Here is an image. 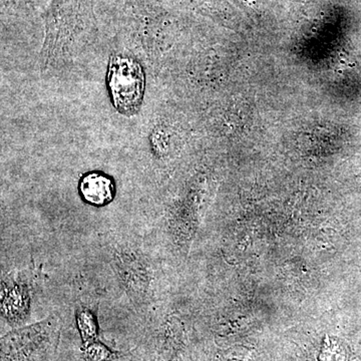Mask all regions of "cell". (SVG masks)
Listing matches in <instances>:
<instances>
[{
  "label": "cell",
  "mask_w": 361,
  "mask_h": 361,
  "mask_svg": "<svg viewBox=\"0 0 361 361\" xmlns=\"http://www.w3.org/2000/svg\"><path fill=\"white\" fill-rule=\"evenodd\" d=\"M80 0H51L45 11V37L42 51V68H47L71 51L84 27Z\"/></svg>",
  "instance_id": "cell-1"
},
{
  "label": "cell",
  "mask_w": 361,
  "mask_h": 361,
  "mask_svg": "<svg viewBox=\"0 0 361 361\" xmlns=\"http://www.w3.org/2000/svg\"><path fill=\"white\" fill-rule=\"evenodd\" d=\"M108 85L116 110L129 116L139 110L144 97L145 75L137 61L127 56H111Z\"/></svg>",
  "instance_id": "cell-2"
},
{
  "label": "cell",
  "mask_w": 361,
  "mask_h": 361,
  "mask_svg": "<svg viewBox=\"0 0 361 361\" xmlns=\"http://www.w3.org/2000/svg\"><path fill=\"white\" fill-rule=\"evenodd\" d=\"M80 195L85 202L94 206H104L114 197V185L110 178L101 173H90L80 180Z\"/></svg>",
  "instance_id": "cell-3"
},
{
  "label": "cell",
  "mask_w": 361,
  "mask_h": 361,
  "mask_svg": "<svg viewBox=\"0 0 361 361\" xmlns=\"http://www.w3.org/2000/svg\"><path fill=\"white\" fill-rule=\"evenodd\" d=\"M30 304L27 289L21 283L11 282L2 287V311L11 319H20L26 314Z\"/></svg>",
  "instance_id": "cell-4"
},
{
  "label": "cell",
  "mask_w": 361,
  "mask_h": 361,
  "mask_svg": "<svg viewBox=\"0 0 361 361\" xmlns=\"http://www.w3.org/2000/svg\"><path fill=\"white\" fill-rule=\"evenodd\" d=\"M78 326L84 341L92 342L97 334L96 316L87 308H82L78 312Z\"/></svg>",
  "instance_id": "cell-5"
},
{
  "label": "cell",
  "mask_w": 361,
  "mask_h": 361,
  "mask_svg": "<svg viewBox=\"0 0 361 361\" xmlns=\"http://www.w3.org/2000/svg\"><path fill=\"white\" fill-rule=\"evenodd\" d=\"M87 361H108L111 360V353L104 344L99 342H90L85 351Z\"/></svg>",
  "instance_id": "cell-6"
}]
</instances>
